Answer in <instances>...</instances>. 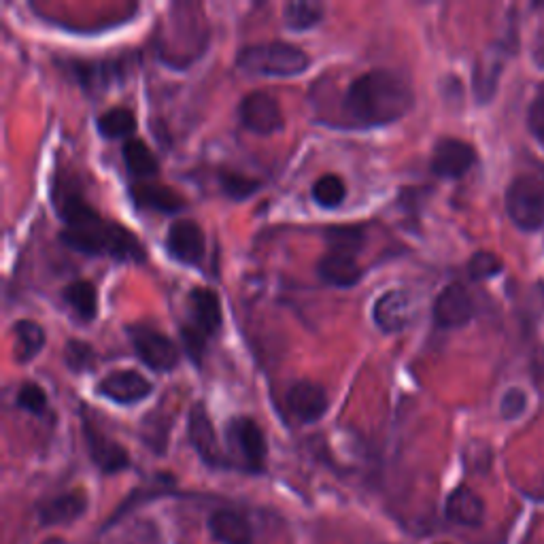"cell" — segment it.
Segmentation results:
<instances>
[{
  "label": "cell",
  "instance_id": "cell-1",
  "mask_svg": "<svg viewBox=\"0 0 544 544\" xmlns=\"http://www.w3.org/2000/svg\"><path fill=\"white\" fill-rule=\"evenodd\" d=\"M56 207L66 228L60 232V243L83 255H109L119 262H145V247L139 236L128 228L107 221L92 209L77 192H66L56 198Z\"/></svg>",
  "mask_w": 544,
  "mask_h": 544
},
{
  "label": "cell",
  "instance_id": "cell-2",
  "mask_svg": "<svg viewBox=\"0 0 544 544\" xmlns=\"http://www.w3.org/2000/svg\"><path fill=\"white\" fill-rule=\"evenodd\" d=\"M415 94L408 81L387 68H374L351 81L343 94L347 128H381L402 119L413 109Z\"/></svg>",
  "mask_w": 544,
  "mask_h": 544
},
{
  "label": "cell",
  "instance_id": "cell-3",
  "mask_svg": "<svg viewBox=\"0 0 544 544\" xmlns=\"http://www.w3.org/2000/svg\"><path fill=\"white\" fill-rule=\"evenodd\" d=\"M236 66L255 77H298L311 66V58L298 45L285 41L253 43L243 47L236 56Z\"/></svg>",
  "mask_w": 544,
  "mask_h": 544
},
{
  "label": "cell",
  "instance_id": "cell-4",
  "mask_svg": "<svg viewBox=\"0 0 544 544\" xmlns=\"http://www.w3.org/2000/svg\"><path fill=\"white\" fill-rule=\"evenodd\" d=\"M187 309H190V323L181 328L183 347L194 364H200L209 338L215 336L224 321L219 296L209 287H196L187 296Z\"/></svg>",
  "mask_w": 544,
  "mask_h": 544
},
{
  "label": "cell",
  "instance_id": "cell-5",
  "mask_svg": "<svg viewBox=\"0 0 544 544\" xmlns=\"http://www.w3.org/2000/svg\"><path fill=\"white\" fill-rule=\"evenodd\" d=\"M226 445L238 468L262 472L268 455L266 436L258 423L249 417H234L226 425Z\"/></svg>",
  "mask_w": 544,
  "mask_h": 544
},
{
  "label": "cell",
  "instance_id": "cell-6",
  "mask_svg": "<svg viewBox=\"0 0 544 544\" xmlns=\"http://www.w3.org/2000/svg\"><path fill=\"white\" fill-rule=\"evenodd\" d=\"M506 213L525 232L544 226V185L534 177H517L506 190Z\"/></svg>",
  "mask_w": 544,
  "mask_h": 544
},
{
  "label": "cell",
  "instance_id": "cell-7",
  "mask_svg": "<svg viewBox=\"0 0 544 544\" xmlns=\"http://www.w3.org/2000/svg\"><path fill=\"white\" fill-rule=\"evenodd\" d=\"M128 336L136 355L141 357V362L147 368L156 372H170L173 368H177L181 360L179 349L173 340H170L166 334H162L160 330L143 326V323H136V326L128 328Z\"/></svg>",
  "mask_w": 544,
  "mask_h": 544
},
{
  "label": "cell",
  "instance_id": "cell-8",
  "mask_svg": "<svg viewBox=\"0 0 544 544\" xmlns=\"http://www.w3.org/2000/svg\"><path fill=\"white\" fill-rule=\"evenodd\" d=\"M238 115H241V124L255 134L268 136V134H275V132L283 130V126H285L283 111L279 107L277 98L270 96L268 92H262V90L249 92L241 100Z\"/></svg>",
  "mask_w": 544,
  "mask_h": 544
},
{
  "label": "cell",
  "instance_id": "cell-9",
  "mask_svg": "<svg viewBox=\"0 0 544 544\" xmlns=\"http://www.w3.org/2000/svg\"><path fill=\"white\" fill-rule=\"evenodd\" d=\"M187 438H190V445L198 453L204 464L211 468H228L230 462L226 459L224 451L219 447L215 425L207 413L204 404H194L187 417Z\"/></svg>",
  "mask_w": 544,
  "mask_h": 544
},
{
  "label": "cell",
  "instance_id": "cell-10",
  "mask_svg": "<svg viewBox=\"0 0 544 544\" xmlns=\"http://www.w3.org/2000/svg\"><path fill=\"white\" fill-rule=\"evenodd\" d=\"M166 251L185 266H198L207 253V238L194 219H177L166 232Z\"/></svg>",
  "mask_w": 544,
  "mask_h": 544
},
{
  "label": "cell",
  "instance_id": "cell-11",
  "mask_svg": "<svg viewBox=\"0 0 544 544\" xmlns=\"http://www.w3.org/2000/svg\"><path fill=\"white\" fill-rule=\"evenodd\" d=\"M153 385L149 379H145L141 372L136 370H115L109 372L105 379L98 381L96 394L107 398L115 404L130 406L136 402H143L151 396Z\"/></svg>",
  "mask_w": 544,
  "mask_h": 544
},
{
  "label": "cell",
  "instance_id": "cell-12",
  "mask_svg": "<svg viewBox=\"0 0 544 544\" xmlns=\"http://www.w3.org/2000/svg\"><path fill=\"white\" fill-rule=\"evenodd\" d=\"M476 162V151L472 145L459 139H440L432 151V173L442 179L464 177Z\"/></svg>",
  "mask_w": 544,
  "mask_h": 544
},
{
  "label": "cell",
  "instance_id": "cell-13",
  "mask_svg": "<svg viewBox=\"0 0 544 544\" xmlns=\"http://www.w3.org/2000/svg\"><path fill=\"white\" fill-rule=\"evenodd\" d=\"M413 317H415V302H413V296L404 292V289L387 292L374 302L372 319L387 334L406 330L408 326H411Z\"/></svg>",
  "mask_w": 544,
  "mask_h": 544
},
{
  "label": "cell",
  "instance_id": "cell-14",
  "mask_svg": "<svg viewBox=\"0 0 544 544\" xmlns=\"http://www.w3.org/2000/svg\"><path fill=\"white\" fill-rule=\"evenodd\" d=\"M287 408L300 423H315L328 413V391L319 383L298 381L287 391Z\"/></svg>",
  "mask_w": 544,
  "mask_h": 544
},
{
  "label": "cell",
  "instance_id": "cell-15",
  "mask_svg": "<svg viewBox=\"0 0 544 544\" xmlns=\"http://www.w3.org/2000/svg\"><path fill=\"white\" fill-rule=\"evenodd\" d=\"M474 317V300L459 283L447 285L434 302V319L440 328H462Z\"/></svg>",
  "mask_w": 544,
  "mask_h": 544
},
{
  "label": "cell",
  "instance_id": "cell-16",
  "mask_svg": "<svg viewBox=\"0 0 544 544\" xmlns=\"http://www.w3.org/2000/svg\"><path fill=\"white\" fill-rule=\"evenodd\" d=\"M83 436H85V445H88V453L92 457V462L96 464V468L100 472L115 474V472H122L130 466L128 451L119 445V442L98 432L88 419H83Z\"/></svg>",
  "mask_w": 544,
  "mask_h": 544
},
{
  "label": "cell",
  "instance_id": "cell-17",
  "mask_svg": "<svg viewBox=\"0 0 544 544\" xmlns=\"http://www.w3.org/2000/svg\"><path fill=\"white\" fill-rule=\"evenodd\" d=\"M207 530L219 544H253V527L249 519L230 508L215 510L207 521Z\"/></svg>",
  "mask_w": 544,
  "mask_h": 544
},
{
  "label": "cell",
  "instance_id": "cell-18",
  "mask_svg": "<svg viewBox=\"0 0 544 544\" xmlns=\"http://www.w3.org/2000/svg\"><path fill=\"white\" fill-rule=\"evenodd\" d=\"M88 510V498L81 491H68L49 498L37 506V517L41 525H68L77 521Z\"/></svg>",
  "mask_w": 544,
  "mask_h": 544
},
{
  "label": "cell",
  "instance_id": "cell-19",
  "mask_svg": "<svg viewBox=\"0 0 544 544\" xmlns=\"http://www.w3.org/2000/svg\"><path fill=\"white\" fill-rule=\"evenodd\" d=\"M317 275L323 283H328L332 287L349 289L362 281L364 270L355 262V258H351V255H340V253L328 251L317 262Z\"/></svg>",
  "mask_w": 544,
  "mask_h": 544
},
{
  "label": "cell",
  "instance_id": "cell-20",
  "mask_svg": "<svg viewBox=\"0 0 544 544\" xmlns=\"http://www.w3.org/2000/svg\"><path fill=\"white\" fill-rule=\"evenodd\" d=\"M445 515L455 525L476 527L485 519V502L479 493H474L470 487H457L447 498Z\"/></svg>",
  "mask_w": 544,
  "mask_h": 544
},
{
  "label": "cell",
  "instance_id": "cell-21",
  "mask_svg": "<svg viewBox=\"0 0 544 544\" xmlns=\"http://www.w3.org/2000/svg\"><path fill=\"white\" fill-rule=\"evenodd\" d=\"M130 196L136 207L151 209L158 213H179L185 207L183 196L168 185L158 183H136L132 185Z\"/></svg>",
  "mask_w": 544,
  "mask_h": 544
},
{
  "label": "cell",
  "instance_id": "cell-22",
  "mask_svg": "<svg viewBox=\"0 0 544 544\" xmlns=\"http://www.w3.org/2000/svg\"><path fill=\"white\" fill-rule=\"evenodd\" d=\"M15 332V362L28 364L45 347V330L32 319H20L13 326Z\"/></svg>",
  "mask_w": 544,
  "mask_h": 544
},
{
  "label": "cell",
  "instance_id": "cell-23",
  "mask_svg": "<svg viewBox=\"0 0 544 544\" xmlns=\"http://www.w3.org/2000/svg\"><path fill=\"white\" fill-rule=\"evenodd\" d=\"M124 162L130 173L139 179H153L160 173V162L156 158L145 141L141 139H128L122 149Z\"/></svg>",
  "mask_w": 544,
  "mask_h": 544
},
{
  "label": "cell",
  "instance_id": "cell-24",
  "mask_svg": "<svg viewBox=\"0 0 544 544\" xmlns=\"http://www.w3.org/2000/svg\"><path fill=\"white\" fill-rule=\"evenodd\" d=\"M62 296H64L66 304L71 306L73 313L81 321L88 323V321H92L96 317V313H98V294H96L94 283L85 281V279L68 283L62 289Z\"/></svg>",
  "mask_w": 544,
  "mask_h": 544
},
{
  "label": "cell",
  "instance_id": "cell-25",
  "mask_svg": "<svg viewBox=\"0 0 544 544\" xmlns=\"http://www.w3.org/2000/svg\"><path fill=\"white\" fill-rule=\"evenodd\" d=\"M323 9L321 3H315V0H294V3H287L283 17H285V26L294 32H304L311 30L323 20Z\"/></svg>",
  "mask_w": 544,
  "mask_h": 544
},
{
  "label": "cell",
  "instance_id": "cell-26",
  "mask_svg": "<svg viewBox=\"0 0 544 544\" xmlns=\"http://www.w3.org/2000/svg\"><path fill=\"white\" fill-rule=\"evenodd\" d=\"M96 128L105 139H128L136 132V117L126 107H113L98 117Z\"/></svg>",
  "mask_w": 544,
  "mask_h": 544
},
{
  "label": "cell",
  "instance_id": "cell-27",
  "mask_svg": "<svg viewBox=\"0 0 544 544\" xmlns=\"http://www.w3.org/2000/svg\"><path fill=\"white\" fill-rule=\"evenodd\" d=\"M326 243L330 247V253L351 255L355 258L366 243V234L362 226H332L326 230Z\"/></svg>",
  "mask_w": 544,
  "mask_h": 544
},
{
  "label": "cell",
  "instance_id": "cell-28",
  "mask_svg": "<svg viewBox=\"0 0 544 544\" xmlns=\"http://www.w3.org/2000/svg\"><path fill=\"white\" fill-rule=\"evenodd\" d=\"M313 200L323 209H336L347 198V185L338 175H323L313 183Z\"/></svg>",
  "mask_w": 544,
  "mask_h": 544
},
{
  "label": "cell",
  "instance_id": "cell-29",
  "mask_svg": "<svg viewBox=\"0 0 544 544\" xmlns=\"http://www.w3.org/2000/svg\"><path fill=\"white\" fill-rule=\"evenodd\" d=\"M98 355L92 345L83 343L79 338H71L64 347V362L73 372H88L96 366Z\"/></svg>",
  "mask_w": 544,
  "mask_h": 544
},
{
  "label": "cell",
  "instance_id": "cell-30",
  "mask_svg": "<svg viewBox=\"0 0 544 544\" xmlns=\"http://www.w3.org/2000/svg\"><path fill=\"white\" fill-rule=\"evenodd\" d=\"M221 181V190L232 200H247L249 196H253L255 192L260 190V181L251 179L243 173H230V170H224V173L219 175Z\"/></svg>",
  "mask_w": 544,
  "mask_h": 544
},
{
  "label": "cell",
  "instance_id": "cell-31",
  "mask_svg": "<svg viewBox=\"0 0 544 544\" xmlns=\"http://www.w3.org/2000/svg\"><path fill=\"white\" fill-rule=\"evenodd\" d=\"M17 408L30 413V415H43L47 411V394L45 389L37 383H24L17 391L15 398Z\"/></svg>",
  "mask_w": 544,
  "mask_h": 544
},
{
  "label": "cell",
  "instance_id": "cell-32",
  "mask_svg": "<svg viewBox=\"0 0 544 544\" xmlns=\"http://www.w3.org/2000/svg\"><path fill=\"white\" fill-rule=\"evenodd\" d=\"M502 260L498 258L496 253L491 251H479L474 253L470 262H468V275L474 279V281H483V279H491L496 277L498 272L502 270Z\"/></svg>",
  "mask_w": 544,
  "mask_h": 544
},
{
  "label": "cell",
  "instance_id": "cell-33",
  "mask_svg": "<svg viewBox=\"0 0 544 544\" xmlns=\"http://www.w3.org/2000/svg\"><path fill=\"white\" fill-rule=\"evenodd\" d=\"M525 408H527V396H525V391L519 387L508 389L500 402V413L508 421L521 417L525 413Z\"/></svg>",
  "mask_w": 544,
  "mask_h": 544
},
{
  "label": "cell",
  "instance_id": "cell-34",
  "mask_svg": "<svg viewBox=\"0 0 544 544\" xmlns=\"http://www.w3.org/2000/svg\"><path fill=\"white\" fill-rule=\"evenodd\" d=\"M527 124H530V130L538 139L544 141V92L532 100L530 113H527Z\"/></svg>",
  "mask_w": 544,
  "mask_h": 544
},
{
  "label": "cell",
  "instance_id": "cell-35",
  "mask_svg": "<svg viewBox=\"0 0 544 544\" xmlns=\"http://www.w3.org/2000/svg\"><path fill=\"white\" fill-rule=\"evenodd\" d=\"M540 62L544 64V49H542V56H540Z\"/></svg>",
  "mask_w": 544,
  "mask_h": 544
}]
</instances>
